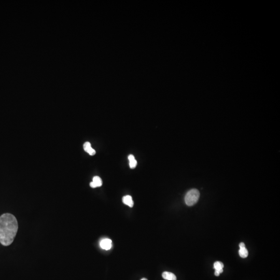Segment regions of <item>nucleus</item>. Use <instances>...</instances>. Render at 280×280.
Wrapping results in <instances>:
<instances>
[{
	"label": "nucleus",
	"mask_w": 280,
	"mask_h": 280,
	"mask_svg": "<svg viewBox=\"0 0 280 280\" xmlns=\"http://www.w3.org/2000/svg\"><path fill=\"white\" fill-rule=\"evenodd\" d=\"M100 246L105 250H109L112 246V241L109 239H103L100 242Z\"/></svg>",
	"instance_id": "7ed1b4c3"
},
{
	"label": "nucleus",
	"mask_w": 280,
	"mask_h": 280,
	"mask_svg": "<svg viewBox=\"0 0 280 280\" xmlns=\"http://www.w3.org/2000/svg\"><path fill=\"white\" fill-rule=\"evenodd\" d=\"M239 247H240V248H245V244L244 243L241 242L240 243V245H239Z\"/></svg>",
	"instance_id": "9b49d317"
},
{
	"label": "nucleus",
	"mask_w": 280,
	"mask_h": 280,
	"mask_svg": "<svg viewBox=\"0 0 280 280\" xmlns=\"http://www.w3.org/2000/svg\"><path fill=\"white\" fill-rule=\"evenodd\" d=\"M214 274L215 276H219L220 275V273L218 272H217V271H215Z\"/></svg>",
	"instance_id": "f8f14e48"
},
{
	"label": "nucleus",
	"mask_w": 280,
	"mask_h": 280,
	"mask_svg": "<svg viewBox=\"0 0 280 280\" xmlns=\"http://www.w3.org/2000/svg\"><path fill=\"white\" fill-rule=\"evenodd\" d=\"M18 229V224L15 216L5 213L0 216V243L5 246L13 242Z\"/></svg>",
	"instance_id": "f257e3e1"
},
{
	"label": "nucleus",
	"mask_w": 280,
	"mask_h": 280,
	"mask_svg": "<svg viewBox=\"0 0 280 280\" xmlns=\"http://www.w3.org/2000/svg\"><path fill=\"white\" fill-rule=\"evenodd\" d=\"M239 254L241 257L245 258L247 257L248 256V251L246 249L245 247L242 248H240V250L239 251Z\"/></svg>",
	"instance_id": "9d476101"
},
{
	"label": "nucleus",
	"mask_w": 280,
	"mask_h": 280,
	"mask_svg": "<svg viewBox=\"0 0 280 280\" xmlns=\"http://www.w3.org/2000/svg\"><path fill=\"white\" fill-rule=\"evenodd\" d=\"M162 278L166 280H177V277L173 273L165 271L162 274Z\"/></svg>",
	"instance_id": "0eeeda50"
},
{
	"label": "nucleus",
	"mask_w": 280,
	"mask_h": 280,
	"mask_svg": "<svg viewBox=\"0 0 280 280\" xmlns=\"http://www.w3.org/2000/svg\"><path fill=\"white\" fill-rule=\"evenodd\" d=\"M128 159L129 160V165H130V168L131 169L135 168L137 165V162L135 160L134 155H130L128 156Z\"/></svg>",
	"instance_id": "1a4fd4ad"
},
{
	"label": "nucleus",
	"mask_w": 280,
	"mask_h": 280,
	"mask_svg": "<svg viewBox=\"0 0 280 280\" xmlns=\"http://www.w3.org/2000/svg\"><path fill=\"white\" fill-rule=\"evenodd\" d=\"M141 280H147V278H142V279H141Z\"/></svg>",
	"instance_id": "ddd939ff"
},
{
	"label": "nucleus",
	"mask_w": 280,
	"mask_h": 280,
	"mask_svg": "<svg viewBox=\"0 0 280 280\" xmlns=\"http://www.w3.org/2000/svg\"><path fill=\"white\" fill-rule=\"evenodd\" d=\"M224 264L220 261H216L214 263V268L215 270L217 271L220 273L223 272V268H224Z\"/></svg>",
	"instance_id": "6e6552de"
},
{
	"label": "nucleus",
	"mask_w": 280,
	"mask_h": 280,
	"mask_svg": "<svg viewBox=\"0 0 280 280\" xmlns=\"http://www.w3.org/2000/svg\"><path fill=\"white\" fill-rule=\"evenodd\" d=\"M200 197V192L197 189L189 190L185 197V201L188 206H192L197 202Z\"/></svg>",
	"instance_id": "f03ea898"
},
{
	"label": "nucleus",
	"mask_w": 280,
	"mask_h": 280,
	"mask_svg": "<svg viewBox=\"0 0 280 280\" xmlns=\"http://www.w3.org/2000/svg\"><path fill=\"white\" fill-rule=\"evenodd\" d=\"M122 201L126 205H128L130 208L133 207L134 205V201L132 200L131 196L127 195L122 198Z\"/></svg>",
	"instance_id": "423d86ee"
},
{
	"label": "nucleus",
	"mask_w": 280,
	"mask_h": 280,
	"mask_svg": "<svg viewBox=\"0 0 280 280\" xmlns=\"http://www.w3.org/2000/svg\"><path fill=\"white\" fill-rule=\"evenodd\" d=\"M102 185V181L100 177L96 176L93 178L92 182L90 183V186L92 188H96V187L101 186Z\"/></svg>",
	"instance_id": "20e7f679"
},
{
	"label": "nucleus",
	"mask_w": 280,
	"mask_h": 280,
	"mask_svg": "<svg viewBox=\"0 0 280 280\" xmlns=\"http://www.w3.org/2000/svg\"><path fill=\"white\" fill-rule=\"evenodd\" d=\"M84 149L85 152H88L91 156H94L96 154V150L93 149L91 147V144L88 142H87L84 144Z\"/></svg>",
	"instance_id": "39448f33"
}]
</instances>
